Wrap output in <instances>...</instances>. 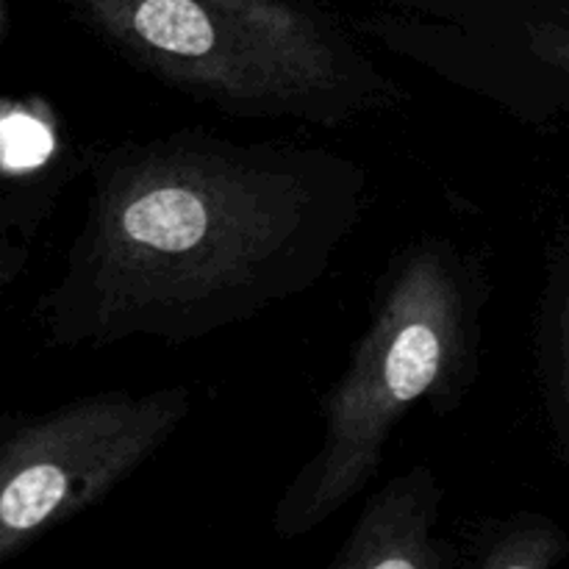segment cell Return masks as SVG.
Returning <instances> with one entry per match:
<instances>
[{"mask_svg":"<svg viewBox=\"0 0 569 569\" xmlns=\"http://www.w3.org/2000/svg\"><path fill=\"white\" fill-rule=\"evenodd\" d=\"M561 389H565V403L569 411V309L565 320V345H561Z\"/></svg>","mask_w":569,"mask_h":569,"instance_id":"30bf717a","label":"cell"},{"mask_svg":"<svg viewBox=\"0 0 569 569\" xmlns=\"http://www.w3.org/2000/svg\"><path fill=\"white\" fill-rule=\"evenodd\" d=\"M478 292L445 239H420L389 264L367 331L322 406V433L272 511L298 539L359 498L383 465L395 428L431 400L445 415L476 370Z\"/></svg>","mask_w":569,"mask_h":569,"instance_id":"3957f363","label":"cell"},{"mask_svg":"<svg viewBox=\"0 0 569 569\" xmlns=\"http://www.w3.org/2000/svg\"><path fill=\"white\" fill-rule=\"evenodd\" d=\"M22 259H26V250L20 248L0 250V283H6L11 276H14L17 267L22 264Z\"/></svg>","mask_w":569,"mask_h":569,"instance_id":"9c48e42d","label":"cell"},{"mask_svg":"<svg viewBox=\"0 0 569 569\" xmlns=\"http://www.w3.org/2000/svg\"><path fill=\"white\" fill-rule=\"evenodd\" d=\"M37 122L11 111L0 117V167H28L37 161Z\"/></svg>","mask_w":569,"mask_h":569,"instance_id":"52a82bcc","label":"cell"},{"mask_svg":"<svg viewBox=\"0 0 569 569\" xmlns=\"http://www.w3.org/2000/svg\"><path fill=\"white\" fill-rule=\"evenodd\" d=\"M156 81L233 117L350 126L403 89L309 0H59Z\"/></svg>","mask_w":569,"mask_h":569,"instance_id":"7a4b0ae2","label":"cell"},{"mask_svg":"<svg viewBox=\"0 0 569 569\" xmlns=\"http://www.w3.org/2000/svg\"><path fill=\"white\" fill-rule=\"evenodd\" d=\"M367 170L326 144L209 131L94 156L87 211L48 298L61 348L200 342L315 289L359 228Z\"/></svg>","mask_w":569,"mask_h":569,"instance_id":"6da1fadb","label":"cell"},{"mask_svg":"<svg viewBox=\"0 0 569 569\" xmlns=\"http://www.w3.org/2000/svg\"><path fill=\"white\" fill-rule=\"evenodd\" d=\"M442 509V483L428 467H411L383 483L356 520L333 569H445L459 561L433 537Z\"/></svg>","mask_w":569,"mask_h":569,"instance_id":"5b68a950","label":"cell"},{"mask_svg":"<svg viewBox=\"0 0 569 569\" xmlns=\"http://www.w3.org/2000/svg\"><path fill=\"white\" fill-rule=\"evenodd\" d=\"M0 26H3V11H0Z\"/></svg>","mask_w":569,"mask_h":569,"instance_id":"8fae6325","label":"cell"},{"mask_svg":"<svg viewBox=\"0 0 569 569\" xmlns=\"http://www.w3.org/2000/svg\"><path fill=\"white\" fill-rule=\"evenodd\" d=\"M528 50L542 64L569 72V26H559V22H531L528 26Z\"/></svg>","mask_w":569,"mask_h":569,"instance_id":"ba28073f","label":"cell"},{"mask_svg":"<svg viewBox=\"0 0 569 569\" xmlns=\"http://www.w3.org/2000/svg\"><path fill=\"white\" fill-rule=\"evenodd\" d=\"M192 411L187 387L98 392L0 445V559L92 509L153 459Z\"/></svg>","mask_w":569,"mask_h":569,"instance_id":"277c9868","label":"cell"},{"mask_svg":"<svg viewBox=\"0 0 569 569\" xmlns=\"http://www.w3.org/2000/svg\"><path fill=\"white\" fill-rule=\"evenodd\" d=\"M476 559L483 569H548L569 553L567 537L545 517H517L489 533Z\"/></svg>","mask_w":569,"mask_h":569,"instance_id":"8992f818","label":"cell"}]
</instances>
